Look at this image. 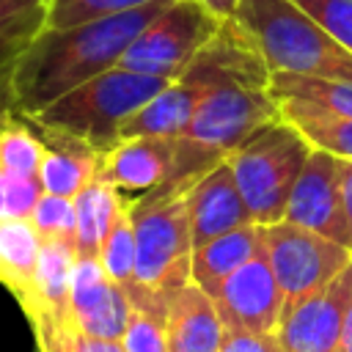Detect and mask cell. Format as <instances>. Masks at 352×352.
Wrapping results in <instances>:
<instances>
[{"mask_svg":"<svg viewBox=\"0 0 352 352\" xmlns=\"http://www.w3.org/2000/svg\"><path fill=\"white\" fill-rule=\"evenodd\" d=\"M168 3L170 0H154L143 8L72 28L44 25L16 58L8 96L11 107L22 116H36L82 82L116 69L138 33Z\"/></svg>","mask_w":352,"mask_h":352,"instance_id":"6da1fadb","label":"cell"},{"mask_svg":"<svg viewBox=\"0 0 352 352\" xmlns=\"http://www.w3.org/2000/svg\"><path fill=\"white\" fill-rule=\"evenodd\" d=\"M231 19L272 74L352 80V52L294 0H239Z\"/></svg>","mask_w":352,"mask_h":352,"instance_id":"7a4b0ae2","label":"cell"},{"mask_svg":"<svg viewBox=\"0 0 352 352\" xmlns=\"http://www.w3.org/2000/svg\"><path fill=\"white\" fill-rule=\"evenodd\" d=\"M184 195H143L129 201L138 245V292L129 302L135 311L157 319H168L170 300L190 283L195 245Z\"/></svg>","mask_w":352,"mask_h":352,"instance_id":"3957f363","label":"cell"},{"mask_svg":"<svg viewBox=\"0 0 352 352\" xmlns=\"http://www.w3.org/2000/svg\"><path fill=\"white\" fill-rule=\"evenodd\" d=\"M165 85L168 80L116 66L28 118L52 132L72 135L104 154L121 140V126Z\"/></svg>","mask_w":352,"mask_h":352,"instance_id":"277c9868","label":"cell"},{"mask_svg":"<svg viewBox=\"0 0 352 352\" xmlns=\"http://www.w3.org/2000/svg\"><path fill=\"white\" fill-rule=\"evenodd\" d=\"M311 151L305 135L294 124L278 118L253 132L226 157L253 223L272 226L283 220L292 190Z\"/></svg>","mask_w":352,"mask_h":352,"instance_id":"5b68a950","label":"cell"},{"mask_svg":"<svg viewBox=\"0 0 352 352\" xmlns=\"http://www.w3.org/2000/svg\"><path fill=\"white\" fill-rule=\"evenodd\" d=\"M270 77L236 74L217 82L198 104L182 138L226 160L253 132L280 118V107L270 91Z\"/></svg>","mask_w":352,"mask_h":352,"instance_id":"8992f818","label":"cell"},{"mask_svg":"<svg viewBox=\"0 0 352 352\" xmlns=\"http://www.w3.org/2000/svg\"><path fill=\"white\" fill-rule=\"evenodd\" d=\"M217 19L201 0H170L129 44L121 69L173 82L217 36Z\"/></svg>","mask_w":352,"mask_h":352,"instance_id":"52a82bcc","label":"cell"},{"mask_svg":"<svg viewBox=\"0 0 352 352\" xmlns=\"http://www.w3.org/2000/svg\"><path fill=\"white\" fill-rule=\"evenodd\" d=\"M264 253L278 278L286 308L324 289L352 261L346 245L289 220L264 226Z\"/></svg>","mask_w":352,"mask_h":352,"instance_id":"ba28073f","label":"cell"},{"mask_svg":"<svg viewBox=\"0 0 352 352\" xmlns=\"http://www.w3.org/2000/svg\"><path fill=\"white\" fill-rule=\"evenodd\" d=\"M352 308V261L316 294L283 308L278 341L283 352H338Z\"/></svg>","mask_w":352,"mask_h":352,"instance_id":"9c48e42d","label":"cell"},{"mask_svg":"<svg viewBox=\"0 0 352 352\" xmlns=\"http://www.w3.org/2000/svg\"><path fill=\"white\" fill-rule=\"evenodd\" d=\"M209 297L214 300V308L228 330L275 333L286 308L264 248L236 272H231Z\"/></svg>","mask_w":352,"mask_h":352,"instance_id":"30bf717a","label":"cell"},{"mask_svg":"<svg viewBox=\"0 0 352 352\" xmlns=\"http://www.w3.org/2000/svg\"><path fill=\"white\" fill-rule=\"evenodd\" d=\"M176 170V140L168 138H121L102 154L99 176L113 184L126 201L170 192Z\"/></svg>","mask_w":352,"mask_h":352,"instance_id":"8fae6325","label":"cell"},{"mask_svg":"<svg viewBox=\"0 0 352 352\" xmlns=\"http://www.w3.org/2000/svg\"><path fill=\"white\" fill-rule=\"evenodd\" d=\"M341 160L314 148L305 160V168L292 190L283 220L316 231L327 239H336L349 248L346 220L341 209ZM352 250V248H349Z\"/></svg>","mask_w":352,"mask_h":352,"instance_id":"7c38bea8","label":"cell"},{"mask_svg":"<svg viewBox=\"0 0 352 352\" xmlns=\"http://www.w3.org/2000/svg\"><path fill=\"white\" fill-rule=\"evenodd\" d=\"M132 316V302L126 292L104 272L99 258H77L72 294H69V319L77 330L121 341L126 322Z\"/></svg>","mask_w":352,"mask_h":352,"instance_id":"4fadbf2b","label":"cell"},{"mask_svg":"<svg viewBox=\"0 0 352 352\" xmlns=\"http://www.w3.org/2000/svg\"><path fill=\"white\" fill-rule=\"evenodd\" d=\"M184 198H187V214H190V231L195 248L253 223L228 160H220L214 168H209L187 190Z\"/></svg>","mask_w":352,"mask_h":352,"instance_id":"5bb4252c","label":"cell"},{"mask_svg":"<svg viewBox=\"0 0 352 352\" xmlns=\"http://www.w3.org/2000/svg\"><path fill=\"white\" fill-rule=\"evenodd\" d=\"M165 336L168 352H220L226 324L214 308V300L198 283L190 280L170 300Z\"/></svg>","mask_w":352,"mask_h":352,"instance_id":"9a60e30c","label":"cell"},{"mask_svg":"<svg viewBox=\"0 0 352 352\" xmlns=\"http://www.w3.org/2000/svg\"><path fill=\"white\" fill-rule=\"evenodd\" d=\"M30 124L36 126V132L41 135V140L47 146L41 168H38V182H41L44 192L63 195V198H77V192L91 179H96L102 154L94 151L88 143L72 138V135L38 126L33 118H30Z\"/></svg>","mask_w":352,"mask_h":352,"instance_id":"2e32d148","label":"cell"},{"mask_svg":"<svg viewBox=\"0 0 352 352\" xmlns=\"http://www.w3.org/2000/svg\"><path fill=\"white\" fill-rule=\"evenodd\" d=\"M270 91L280 107V118L322 113L352 118V80H327V77H302L280 74L270 77Z\"/></svg>","mask_w":352,"mask_h":352,"instance_id":"e0dca14e","label":"cell"},{"mask_svg":"<svg viewBox=\"0 0 352 352\" xmlns=\"http://www.w3.org/2000/svg\"><path fill=\"white\" fill-rule=\"evenodd\" d=\"M264 248V226L248 223L223 236H214L192 250L190 280L198 283L206 294H212L231 272H236L245 261H250Z\"/></svg>","mask_w":352,"mask_h":352,"instance_id":"ac0fdd59","label":"cell"},{"mask_svg":"<svg viewBox=\"0 0 352 352\" xmlns=\"http://www.w3.org/2000/svg\"><path fill=\"white\" fill-rule=\"evenodd\" d=\"M77 264V248L72 242L58 239H41L38 267H36V283L33 297L22 308L25 316L47 314L52 319H69V294H72V278Z\"/></svg>","mask_w":352,"mask_h":352,"instance_id":"d6986e66","label":"cell"},{"mask_svg":"<svg viewBox=\"0 0 352 352\" xmlns=\"http://www.w3.org/2000/svg\"><path fill=\"white\" fill-rule=\"evenodd\" d=\"M41 253V236L30 217H3L0 220V283L25 308L33 297L36 267Z\"/></svg>","mask_w":352,"mask_h":352,"instance_id":"ffe728a7","label":"cell"},{"mask_svg":"<svg viewBox=\"0 0 352 352\" xmlns=\"http://www.w3.org/2000/svg\"><path fill=\"white\" fill-rule=\"evenodd\" d=\"M126 204L129 201L99 173L77 192V258H99L102 242Z\"/></svg>","mask_w":352,"mask_h":352,"instance_id":"44dd1931","label":"cell"},{"mask_svg":"<svg viewBox=\"0 0 352 352\" xmlns=\"http://www.w3.org/2000/svg\"><path fill=\"white\" fill-rule=\"evenodd\" d=\"M99 261L104 272L126 292V297L138 292V245H135V223L129 214V204L113 223L110 234L104 236Z\"/></svg>","mask_w":352,"mask_h":352,"instance_id":"7402d4cb","label":"cell"},{"mask_svg":"<svg viewBox=\"0 0 352 352\" xmlns=\"http://www.w3.org/2000/svg\"><path fill=\"white\" fill-rule=\"evenodd\" d=\"M38 352H124L121 341H107L77 330L72 322L52 319L47 314L28 316Z\"/></svg>","mask_w":352,"mask_h":352,"instance_id":"603a6c76","label":"cell"},{"mask_svg":"<svg viewBox=\"0 0 352 352\" xmlns=\"http://www.w3.org/2000/svg\"><path fill=\"white\" fill-rule=\"evenodd\" d=\"M294 124L311 148L327 151L338 160H352V118L341 116H322V113H302V116H289L283 118Z\"/></svg>","mask_w":352,"mask_h":352,"instance_id":"cb8c5ba5","label":"cell"},{"mask_svg":"<svg viewBox=\"0 0 352 352\" xmlns=\"http://www.w3.org/2000/svg\"><path fill=\"white\" fill-rule=\"evenodd\" d=\"M154 0H47V28H72L143 8Z\"/></svg>","mask_w":352,"mask_h":352,"instance_id":"d4e9b609","label":"cell"},{"mask_svg":"<svg viewBox=\"0 0 352 352\" xmlns=\"http://www.w3.org/2000/svg\"><path fill=\"white\" fill-rule=\"evenodd\" d=\"M30 223L36 226L41 239L72 242L77 248V206H74V198L44 192L38 198V204L33 206Z\"/></svg>","mask_w":352,"mask_h":352,"instance_id":"484cf974","label":"cell"},{"mask_svg":"<svg viewBox=\"0 0 352 352\" xmlns=\"http://www.w3.org/2000/svg\"><path fill=\"white\" fill-rule=\"evenodd\" d=\"M305 8L344 50L352 52V0H294Z\"/></svg>","mask_w":352,"mask_h":352,"instance_id":"4316f807","label":"cell"},{"mask_svg":"<svg viewBox=\"0 0 352 352\" xmlns=\"http://www.w3.org/2000/svg\"><path fill=\"white\" fill-rule=\"evenodd\" d=\"M124 352H168V336H165V319H157L151 314L135 311L126 322L124 338H121Z\"/></svg>","mask_w":352,"mask_h":352,"instance_id":"83f0119b","label":"cell"},{"mask_svg":"<svg viewBox=\"0 0 352 352\" xmlns=\"http://www.w3.org/2000/svg\"><path fill=\"white\" fill-rule=\"evenodd\" d=\"M220 352H283V346L278 341V333H250L226 327Z\"/></svg>","mask_w":352,"mask_h":352,"instance_id":"f1b7e54d","label":"cell"},{"mask_svg":"<svg viewBox=\"0 0 352 352\" xmlns=\"http://www.w3.org/2000/svg\"><path fill=\"white\" fill-rule=\"evenodd\" d=\"M33 38V36H30ZM30 38H19V41H11L6 47H0V107L11 104L8 96H11V74H14V66H16V58L22 55V50L28 47Z\"/></svg>","mask_w":352,"mask_h":352,"instance_id":"f546056e","label":"cell"},{"mask_svg":"<svg viewBox=\"0 0 352 352\" xmlns=\"http://www.w3.org/2000/svg\"><path fill=\"white\" fill-rule=\"evenodd\" d=\"M338 173H341V209H344L349 248H352V160H341Z\"/></svg>","mask_w":352,"mask_h":352,"instance_id":"4dcf8cb0","label":"cell"},{"mask_svg":"<svg viewBox=\"0 0 352 352\" xmlns=\"http://www.w3.org/2000/svg\"><path fill=\"white\" fill-rule=\"evenodd\" d=\"M44 3L47 0H0V25L16 19V16H22V14H28Z\"/></svg>","mask_w":352,"mask_h":352,"instance_id":"1f68e13d","label":"cell"},{"mask_svg":"<svg viewBox=\"0 0 352 352\" xmlns=\"http://www.w3.org/2000/svg\"><path fill=\"white\" fill-rule=\"evenodd\" d=\"M217 19H231L234 16V11H236V6H239V0H201Z\"/></svg>","mask_w":352,"mask_h":352,"instance_id":"d6a6232c","label":"cell"},{"mask_svg":"<svg viewBox=\"0 0 352 352\" xmlns=\"http://www.w3.org/2000/svg\"><path fill=\"white\" fill-rule=\"evenodd\" d=\"M8 217V170L0 165V220Z\"/></svg>","mask_w":352,"mask_h":352,"instance_id":"836d02e7","label":"cell"},{"mask_svg":"<svg viewBox=\"0 0 352 352\" xmlns=\"http://www.w3.org/2000/svg\"><path fill=\"white\" fill-rule=\"evenodd\" d=\"M338 352H352V308H349V316H346V324H344V336H341Z\"/></svg>","mask_w":352,"mask_h":352,"instance_id":"e575fe53","label":"cell"},{"mask_svg":"<svg viewBox=\"0 0 352 352\" xmlns=\"http://www.w3.org/2000/svg\"><path fill=\"white\" fill-rule=\"evenodd\" d=\"M36 352H38V349H36Z\"/></svg>","mask_w":352,"mask_h":352,"instance_id":"d590c367","label":"cell"}]
</instances>
